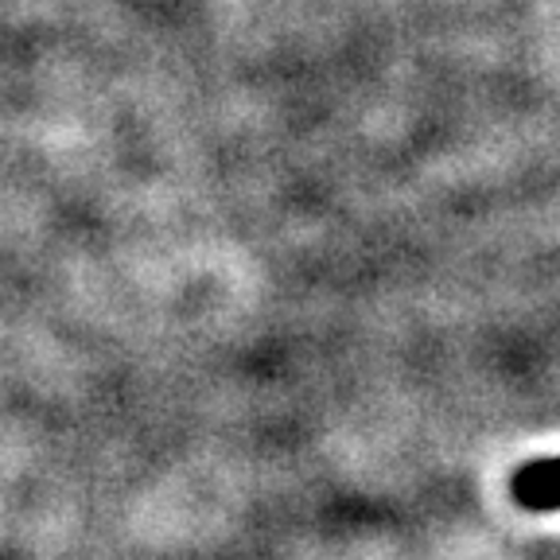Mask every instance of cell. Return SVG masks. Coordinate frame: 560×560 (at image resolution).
Here are the masks:
<instances>
[{
    "mask_svg": "<svg viewBox=\"0 0 560 560\" xmlns=\"http://www.w3.org/2000/svg\"><path fill=\"white\" fill-rule=\"evenodd\" d=\"M510 490H514L517 506L534 510V514H552V510H560V455L522 464L514 471Z\"/></svg>",
    "mask_w": 560,
    "mask_h": 560,
    "instance_id": "6da1fadb",
    "label": "cell"
}]
</instances>
